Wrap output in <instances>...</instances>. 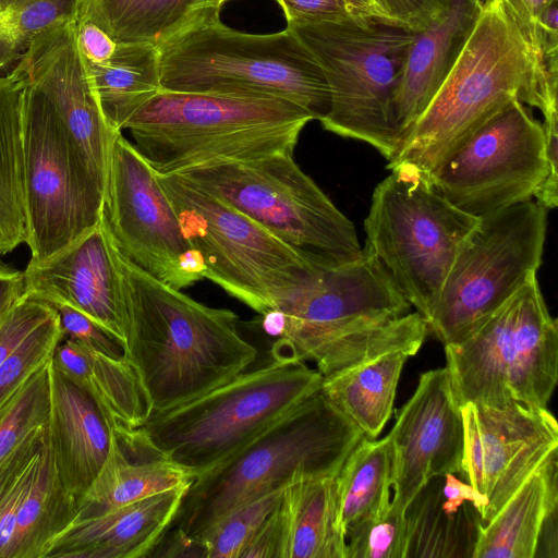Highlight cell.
I'll use <instances>...</instances> for the list:
<instances>
[{
	"mask_svg": "<svg viewBox=\"0 0 558 558\" xmlns=\"http://www.w3.org/2000/svg\"><path fill=\"white\" fill-rule=\"evenodd\" d=\"M112 252L120 277L124 357L138 375L151 413L192 401L255 362L258 351L241 336L233 311L207 306L155 279L113 242Z\"/></svg>",
	"mask_w": 558,
	"mask_h": 558,
	"instance_id": "cell-1",
	"label": "cell"
},
{
	"mask_svg": "<svg viewBox=\"0 0 558 558\" xmlns=\"http://www.w3.org/2000/svg\"><path fill=\"white\" fill-rule=\"evenodd\" d=\"M558 69L542 63L501 0H486L440 87L388 160L428 182L486 121L513 100L557 108Z\"/></svg>",
	"mask_w": 558,
	"mask_h": 558,
	"instance_id": "cell-2",
	"label": "cell"
},
{
	"mask_svg": "<svg viewBox=\"0 0 558 558\" xmlns=\"http://www.w3.org/2000/svg\"><path fill=\"white\" fill-rule=\"evenodd\" d=\"M365 435L319 391L189 485L170 527L198 541L241 505L290 483L335 477Z\"/></svg>",
	"mask_w": 558,
	"mask_h": 558,
	"instance_id": "cell-3",
	"label": "cell"
},
{
	"mask_svg": "<svg viewBox=\"0 0 558 558\" xmlns=\"http://www.w3.org/2000/svg\"><path fill=\"white\" fill-rule=\"evenodd\" d=\"M314 120L276 97L159 90L129 120L133 145L159 175L292 153Z\"/></svg>",
	"mask_w": 558,
	"mask_h": 558,
	"instance_id": "cell-4",
	"label": "cell"
},
{
	"mask_svg": "<svg viewBox=\"0 0 558 558\" xmlns=\"http://www.w3.org/2000/svg\"><path fill=\"white\" fill-rule=\"evenodd\" d=\"M159 68L161 90L282 98L318 121L330 107L320 65L288 26L248 34L214 16L163 46Z\"/></svg>",
	"mask_w": 558,
	"mask_h": 558,
	"instance_id": "cell-5",
	"label": "cell"
},
{
	"mask_svg": "<svg viewBox=\"0 0 558 558\" xmlns=\"http://www.w3.org/2000/svg\"><path fill=\"white\" fill-rule=\"evenodd\" d=\"M323 379L306 363L272 359L192 401L151 413L131 434L195 478L319 392Z\"/></svg>",
	"mask_w": 558,
	"mask_h": 558,
	"instance_id": "cell-6",
	"label": "cell"
},
{
	"mask_svg": "<svg viewBox=\"0 0 558 558\" xmlns=\"http://www.w3.org/2000/svg\"><path fill=\"white\" fill-rule=\"evenodd\" d=\"M287 26L313 54L327 81L330 107L319 120L323 129L362 141L390 160L402 141L396 97L412 41L411 29L357 14Z\"/></svg>",
	"mask_w": 558,
	"mask_h": 558,
	"instance_id": "cell-7",
	"label": "cell"
},
{
	"mask_svg": "<svg viewBox=\"0 0 558 558\" xmlns=\"http://www.w3.org/2000/svg\"><path fill=\"white\" fill-rule=\"evenodd\" d=\"M444 347L461 405L547 408L558 380V323L536 275L468 335Z\"/></svg>",
	"mask_w": 558,
	"mask_h": 558,
	"instance_id": "cell-8",
	"label": "cell"
},
{
	"mask_svg": "<svg viewBox=\"0 0 558 558\" xmlns=\"http://www.w3.org/2000/svg\"><path fill=\"white\" fill-rule=\"evenodd\" d=\"M159 180L182 233L203 257L204 278L253 311H278L312 275L316 263L183 175Z\"/></svg>",
	"mask_w": 558,
	"mask_h": 558,
	"instance_id": "cell-9",
	"label": "cell"
},
{
	"mask_svg": "<svg viewBox=\"0 0 558 558\" xmlns=\"http://www.w3.org/2000/svg\"><path fill=\"white\" fill-rule=\"evenodd\" d=\"M314 263L359 257L355 228L292 153L208 165L180 173Z\"/></svg>",
	"mask_w": 558,
	"mask_h": 558,
	"instance_id": "cell-10",
	"label": "cell"
},
{
	"mask_svg": "<svg viewBox=\"0 0 558 558\" xmlns=\"http://www.w3.org/2000/svg\"><path fill=\"white\" fill-rule=\"evenodd\" d=\"M478 219L417 175L391 171L374 189L364 219L365 247L426 324L457 251Z\"/></svg>",
	"mask_w": 558,
	"mask_h": 558,
	"instance_id": "cell-11",
	"label": "cell"
},
{
	"mask_svg": "<svg viewBox=\"0 0 558 558\" xmlns=\"http://www.w3.org/2000/svg\"><path fill=\"white\" fill-rule=\"evenodd\" d=\"M547 210L529 199L480 217L457 251L428 332L444 345L460 340L536 275Z\"/></svg>",
	"mask_w": 558,
	"mask_h": 558,
	"instance_id": "cell-12",
	"label": "cell"
},
{
	"mask_svg": "<svg viewBox=\"0 0 558 558\" xmlns=\"http://www.w3.org/2000/svg\"><path fill=\"white\" fill-rule=\"evenodd\" d=\"M23 86L25 243L31 260L39 262L98 223L104 190L48 101Z\"/></svg>",
	"mask_w": 558,
	"mask_h": 558,
	"instance_id": "cell-13",
	"label": "cell"
},
{
	"mask_svg": "<svg viewBox=\"0 0 558 558\" xmlns=\"http://www.w3.org/2000/svg\"><path fill=\"white\" fill-rule=\"evenodd\" d=\"M546 171L543 125L513 100L477 129L430 183L452 205L480 218L532 199Z\"/></svg>",
	"mask_w": 558,
	"mask_h": 558,
	"instance_id": "cell-14",
	"label": "cell"
},
{
	"mask_svg": "<svg viewBox=\"0 0 558 558\" xmlns=\"http://www.w3.org/2000/svg\"><path fill=\"white\" fill-rule=\"evenodd\" d=\"M101 219L118 251L174 289L190 287L181 264L193 250L159 175L117 132L110 148Z\"/></svg>",
	"mask_w": 558,
	"mask_h": 558,
	"instance_id": "cell-15",
	"label": "cell"
},
{
	"mask_svg": "<svg viewBox=\"0 0 558 558\" xmlns=\"http://www.w3.org/2000/svg\"><path fill=\"white\" fill-rule=\"evenodd\" d=\"M464 448L460 476L486 500L490 521L522 483L558 451V424L548 408L519 402L461 405Z\"/></svg>",
	"mask_w": 558,
	"mask_h": 558,
	"instance_id": "cell-16",
	"label": "cell"
},
{
	"mask_svg": "<svg viewBox=\"0 0 558 558\" xmlns=\"http://www.w3.org/2000/svg\"><path fill=\"white\" fill-rule=\"evenodd\" d=\"M76 22L64 20L37 35L13 71L51 106L105 194L111 143L120 131L102 113L77 45Z\"/></svg>",
	"mask_w": 558,
	"mask_h": 558,
	"instance_id": "cell-17",
	"label": "cell"
},
{
	"mask_svg": "<svg viewBox=\"0 0 558 558\" xmlns=\"http://www.w3.org/2000/svg\"><path fill=\"white\" fill-rule=\"evenodd\" d=\"M388 435L395 450L390 509L404 514L434 477L461 472L463 420L447 367L421 374L412 397L396 412Z\"/></svg>",
	"mask_w": 558,
	"mask_h": 558,
	"instance_id": "cell-18",
	"label": "cell"
},
{
	"mask_svg": "<svg viewBox=\"0 0 558 558\" xmlns=\"http://www.w3.org/2000/svg\"><path fill=\"white\" fill-rule=\"evenodd\" d=\"M23 282V292L82 312L123 345L120 277L101 216L97 225L54 255L29 260Z\"/></svg>",
	"mask_w": 558,
	"mask_h": 558,
	"instance_id": "cell-19",
	"label": "cell"
},
{
	"mask_svg": "<svg viewBox=\"0 0 558 558\" xmlns=\"http://www.w3.org/2000/svg\"><path fill=\"white\" fill-rule=\"evenodd\" d=\"M48 371V445L59 481L78 506L105 463L118 425L51 361Z\"/></svg>",
	"mask_w": 558,
	"mask_h": 558,
	"instance_id": "cell-20",
	"label": "cell"
},
{
	"mask_svg": "<svg viewBox=\"0 0 558 558\" xmlns=\"http://www.w3.org/2000/svg\"><path fill=\"white\" fill-rule=\"evenodd\" d=\"M486 0H427L422 25L411 29L396 118L402 138L423 113L470 38ZM402 142V141H401Z\"/></svg>",
	"mask_w": 558,
	"mask_h": 558,
	"instance_id": "cell-21",
	"label": "cell"
},
{
	"mask_svg": "<svg viewBox=\"0 0 558 558\" xmlns=\"http://www.w3.org/2000/svg\"><path fill=\"white\" fill-rule=\"evenodd\" d=\"M189 485L74 521L53 541L45 558L148 557L171 526Z\"/></svg>",
	"mask_w": 558,
	"mask_h": 558,
	"instance_id": "cell-22",
	"label": "cell"
},
{
	"mask_svg": "<svg viewBox=\"0 0 558 558\" xmlns=\"http://www.w3.org/2000/svg\"><path fill=\"white\" fill-rule=\"evenodd\" d=\"M138 444L130 429H113L108 456L82 497L74 521L100 515L142 498L191 484L186 471Z\"/></svg>",
	"mask_w": 558,
	"mask_h": 558,
	"instance_id": "cell-23",
	"label": "cell"
},
{
	"mask_svg": "<svg viewBox=\"0 0 558 558\" xmlns=\"http://www.w3.org/2000/svg\"><path fill=\"white\" fill-rule=\"evenodd\" d=\"M558 509V451L514 492L496 515L480 523L473 558H535L547 518Z\"/></svg>",
	"mask_w": 558,
	"mask_h": 558,
	"instance_id": "cell-24",
	"label": "cell"
},
{
	"mask_svg": "<svg viewBox=\"0 0 558 558\" xmlns=\"http://www.w3.org/2000/svg\"><path fill=\"white\" fill-rule=\"evenodd\" d=\"M222 0H82L77 19L93 22L119 44L160 50L184 31L219 16Z\"/></svg>",
	"mask_w": 558,
	"mask_h": 558,
	"instance_id": "cell-25",
	"label": "cell"
},
{
	"mask_svg": "<svg viewBox=\"0 0 558 558\" xmlns=\"http://www.w3.org/2000/svg\"><path fill=\"white\" fill-rule=\"evenodd\" d=\"M50 361L85 389L119 428L136 429L149 417L146 392L125 357H109L64 337Z\"/></svg>",
	"mask_w": 558,
	"mask_h": 558,
	"instance_id": "cell-26",
	"label": "cell"
},
{
	"mask_svg": "<svg viewBox=\"0 0 558 558\" xmlns=\"http://www.w3.org/2000/svg\"><path fill=\"white\" fill-rule=\"evenodd\" d=\"M282 558H345L335 477L303 478L283 490Z\"/></svg>",
	"mask_w": 558,
	"mask_h": 558,
	"instance_id": "cell-27",
	"label": "cell"
},
{
	"mask_svg": "<svg viewBox=\"0 0 558 558\" xmlns=\"http://www.w3.org/2000/svg\"><path fill=\"white\" fill-rule=\"evenodd\" d=\"M410 356L404 351L390 352L324 377L320 391L365 437L375 439L391 416L398 381Z\"/></svg>",
	"mask_w": 558,
	"mask_h": 558,
	"instance_id": "cell-28",
	"label": "cell"
},
{
	"mask_svg": "<svg viewBox=\"0 0 558 558\" xmlns=\"http://www.w3.org/2000/svg\"><path fill=\"white\" fill-rule=\"evenodd\" d=\"M76 514L77 502L59 481L47 432L20 504L13 558H45Z\"/></svg>",
	"mask_w": 558,
	"mask_h": 558,
	"instance_id": "cell-29",
	"label": "cell"
},
{
	"mask_svg": "<svg viewBox=\"0 0 558 558\" xmlns=\"http://www.w3.org/2000/svg\"><path fill=\"white\" fill-rule=\"evenodd\" d=\"M85 63L102 113L114 131L122 132L133 114L161 89L159 50L150 45L118 43L109 60Z\"/></svg>",
	"mask_w": 558,
	"mask_h": 558,
	"instance_id": "cell-30",
	"label": "cell"
},
{
	"mask_svg": "<svg viewBox=\"0 0 558 558\" xmlns=\"http://www.w3.org/2000/svg\"><path fill=\"white\" fill-rule=\"evenodd\" d=\"M393 476L395 450L390 436L379 440L364 436L335 476L344 535L389 510Z\"/></svg>",
	"mask_w": 558,
	"mask_h": 558,
	"instance_id": "cell-31",
	"label": "cell"
},
{
	"mask_svg": "<svg viewBox=\"0 0 558 558\" xmlns=\"http://www.w3.org/2000/svg\"><path fill=\"white\" fill-rule=\"evenodd\" d=\"M22 80L0 75V255L26 241Z\"/></svg>",
	"mask_w": 558,
	"mask_h": 558,
	"instance_id": "cell-32",
	"label": "cell"
},
{
	"mask_svg": "<svg viewBox=\"0 0 558 558\" xmlns=\"http://www.w3.org/2000/svg\"><path fill=\"white\" fill-rule=\"evenodd\" d=\"M82 0H12L0 16V72L14 66L37 35L77 19Z\"/></svg>",
	"mask_w": 558,
	"mask_h": 558,
	"instance_id": "cell-33",
	"label": "cell"
},
{
	"mask_svg": "<svg viewBox=\"0 0 558 558\" xmlns=\"http://www.w3.org/2000/svg\"><path fill=\"white\" fill-rule=\"evenodd\" d=\"M46 436L47 424L33 429L0 460V558H13L20 504Z\"/></svg>",
	"mask_w": 558,
	"mask_h": 558,
	"instance_id": "cell-34",
	"label": "cell"
},
{
	"mask_svg": "<svg viewBox=\"0 0 558 558\" xmlns=\"http://www.w3.org/2000/svg\"><path fill=\"white\" fill-rule=\"evenodd\" d=\"M49 361L23 383L0 413V460L33 429L48 423Z\"/></svg>",
	"mask_w": 558,
	"mask_h": 558,
	"instance_id": "cell-35",
	"label": "cell"
},
{
	"mask_svg": "<svg viewBox=\"0 0 558 558\" xmlns=\"http://www.w3.org/2000/svg\"><path fill=\"white\" fill-rule=\"evenodd\" d=\"M283 489L247 501L220 519L198 541L206 558H240L267 517L279 502Z\"/></svg>",
	"mask_w": 558,
	"mask_h": 558,
	"instance_id": "cell-36",
	"label": "cell"
},
{
	"mask_svg": "<svg viewBox=\"0 0 558 558\" xmlns=\"http://www.w3.org/2000/svg\"><path fill=\"white\" fill-rule=\"evenodd\" d=\"M63 338L60 318L54 311L1 365L0 412L23 383L51 359L56 347Z\"/></svg>",
	"mask_w": 558,
	"mask_h": 558,
	"instance_id": "cell-37",
	"label": "cell"
},
{
	"mask_svg": "<svg viewBox=\"0 0 558 558\" xmlns=\"http://www.w3.org/2000/svg\"><path fill=\"white\" fill-rule=\"evenodd\" d=\"M405 513L390 509L345 533V558H405Z\"/></svg>",
	"mask_w": 558,
	"mask_h": 558,
	"instance_id": "cell-38",
	"label": "cell"
},
{
	"mask_svg": "<svg viewBox=\"0 0 558 558\" xmlns=\"http://www.w3.org/2000/svg\"><path fill=\"white\" fill-rule=\"evenodd\" d=\"M54 311L38 298L21 294L0 319V367Z\"/></svg>",
	"mask_w": 558,
	"mask_h": 558,
	"instance_id": "cell-39",
	"label": "cell"
},
{
	"mask_svg": "<svg viewBox=\"0 0 558 558\" xmlns=\"http://www.w3.org/2000/svg\"><path fill=\"white\" fill-rule=\"evenodd\" d=\"M58 312L64 337L112 359L124 357L122 343L82 312L66 305H51Z\"/></svg>",
	"mask_w": 558,
	"mask_h": 558,
	"instance_id": "cell-40",
	"label": "cell"
},
{
	"mask_svg": "<svg viewBox=\"0 0 558 558\" xmlns=\"http://www.w3.org/2000/svg\"><path fill=\"white\" fill-rule=\"evenodd\" d=\"M546 175L534 192L533 198L546 209L558 205V110L544 116Z\"/></svg>",
	"mask_w": 558,
	"mask_h": 558,
	"instance_id": "cell-41",
	"label": "cell"
},
{
	"mask_svg": "<svg viewBox=\"0 0 558 558\" xmlns=\"http://www.w3.org/2000/svg\"><path fill=\"white\" fill-rule=\"evenodd\" d=\"M284 537L286 521L280 498L240 558H282Z\"/></svg>",
	"mask_w": 558,
	"mask_h": 558,
	"instance_id": "cell-42",
	"label": "cell"
},
{
	"mask_svg": "<svg viewBox=\"0 0 558 558\" xmlns=\"http://www.w3.org/2000/svg\"><path fill=\"white\" fill-rule=\"evenodd\" d=\"M288 23H313L344 19L352 13L345 0H276Z\"/></svg>",
	"mask_w": 558,
	"mask_h": 558,
	"instance_id": "cell-43",
	"label": "cell"
},
{
	"mask_svg": "<svg viewBox=\"0 0 558 558\" xmlns=\"http://www.w3.org/2000/svg\"><path fill=\"white\" fill-rule=\"evenodd\" d=\"M76 40L87 62L102 63L114 53L118 43L90 21L77 19Z\"/></svg>",
	"mask_w": 558,
	"mask_h": 558,
	"instance_id": "cell-44",
	"label": "cell"
},
{
	"mask_svg": "<svg viewBox=\"0 0 558 558\" xmlns=\"http://www.w3.org/2000/svg\"><path fill=\"white\" fill-rule=\"evenodd\" d=\"M444 477V485L440 490L444 499L440 504L441 511L448 517H454L464 502H470L481 519L487 506L486 498L453 473H447Z\"/></svg>",
	"mask_w": 558,
	"mask_h": 558,
	"instance_id": "cell-45",
	"label": "cell"
},
{
	"mask_svg": "<svg viewBox=\"0 0 558 558\" xmlns=\"http://www.w3.org/2000/svg\"><path fill=\"white\" fill-rule=\"evenodd\" d=\"M537 57V21L554 0H501Z\"/></svg>",
	"mask_w": 558,
	"mask_h": 558,
	"instance_id": "cell-46",
	"label": "cell"
},
{
	"mask_svg": "<svg viewBox=\"0 0 558 558\" xmlns=\"http://www.w3.org/2000/svg\"><path fill=\"white\" fill-rule=\"evenodd\" d=\"M148 557H204L206 551L199 541L185 536L175 527H169Z\"/></svg>",
	"mask_w": 558,
	"mask_h": 558,
	"instance_id": "cell-47",
	"label": "cell"
},
{
	"mask_svg": "<svg viewBox=\"0 0 558 558\" xmlns=\"http://www.w3.org/2000/svg\"><path fill=\"white\" fill-rule=\"evenodd\" d=\"M395 22L410 29L418 28L424 20L427 0H385Z\"/></svg>",
	"mask_w": 558,
	"mask_h": 558,
	"instance_id": "cell-48",
	"label": "cell"
},
{
	"mask_svg": "<svg viewBox=\"0 0 558 558\" xmlns=\"http://www.w3.org/2000/svg\"><path fill=\"white\" fill-rule=\"evenodd\" d=\"M23 291V271L0 264V319Z\"/></svg>",
	"mask_w": 558,
	"mask_h": 558,
	"instance_id": "cell-49",
	"label": "cell"
},
{
	"mask_svg": "<svg viewBox=\"0 0 558 558\" xmlns=\"http://www.w3.org/2000/svg\"><path fill=\"white\" fill-rule=\"evenodd\" d=\"M353 14L393 21L385 0H345ZM397 23V22H396Z\"/></svg>",
	"mask_w": 558,
	"mask_h": 558,
	"instance_id": "cell-50",
	"label": "cell"
},
{
	"mask_svg": "<svg viewBox=\"0 0 558 558\" xmlns=\"http://www.w3.org/2000/svg\"><path fill=\"white\" fill-rule=\"evenodd\" d=\"M12 2V0H0V16L7 9V7Z\"/></svg>",
	"mask_w": 558,
	"mask_h": 558,
	"instance_id": "cell-51",
	"label": "cell"
},
{
	"mask_svg": "<svg viewBox=\"0 0 558 558\" xmlns=\"http://www.w3.org/2000/svg\"><path fill=\"white\" fill-rule=\"evenodd\" d=\"M223 2L230 1V0H222Z\"/></svg>",
	"mask_w": 558,
	"mask_h": 558,
	"instance_id": "cell-52",
	"label": "cell"
}]
</instances>
